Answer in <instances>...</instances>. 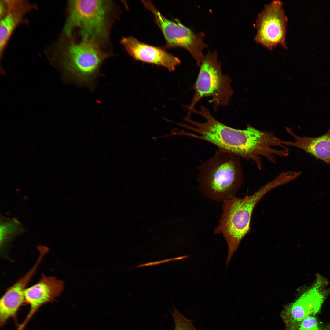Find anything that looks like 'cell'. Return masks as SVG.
I'll return each mask as SVG.
<instances>
[{"mask_svg": "<svg viewBox=\"0 0 330 330\" xmlns=\"http://www.w3.org/2000/svg\"><path fill=\"white\" fill-rule=\"evenodd\" d=\"M192 112L202 116L205 120L200 122L186 116L185 120L189 124L182 126L191 132L183 135L205 141L245 159L254 161L262 153L265 139L260 130L248 125L244 129H238L226 126L216 119L204 106Z\"/></svg>", "mask_w": 330, "mask_h": 330, "instance_id": "cell-1", "label": "cell"}, {"mask_svg": "<svg viewBox=\"0 0 330 330\" xmlns=\"http://www.w3.org/2000/svg\"><path fill=\"white\" fill-rule=\"evenodd\" d=\"M240 157L219 149L198 168L199 189L207 197L222 201L235 197L243 182Z\"/></svg>", "mask_w": 330, "mask_h": 330, "instance_id": "cell-2", "label": "cell"}, {"mask_svg": "<svg viewBox=\"0 0 330 330\" xmlns=\"http://www.w3.org/2000/svg\"><path fill=\"white\" fill-rule=\"evenodd\" d=\"M113 3L108 0H71L64 32L70 37L78 29L82 40L101 48L109 42L110 16Z\"/></svg>", "mask_w": 330, "mask_h": 330, "instance_id": "cell-3", "label": "cell"}, {"mask_svg": "<svg viewBox=\"0 0 330 330\" xmlns=\"http://www.w3.org/2000/svg\"><path fill=\"white\" fill-rule=\"evenodd\" d=\"M267 192L265 188L261 187L250 196L243 198L235 197L223 202L222 212L214 232L222 234L227 242V265L250 230L251 218L255 207Z\"/></svg>", "mask_w": 330, "mask_h": 330, "instance_id": "cell-4", "label": "cell"}, {"mask_svg": "<svg viewBox=\"0 0 330 330\" xmlns=\"http://www.w3.org/2000/svg\"><path fill=\"white\" fill-rule=\"evenodd\" d=\"M63 51L59 67L63 79L88 86H92L101 64L109 56L99 47L82 40L70 42Z\"/></svg>", "mask_w": 330, "mask_h": 330, "instance_id": "cell-5", "label": "cell"}, {"mask_svg": "<svg viewBox=\"0 0 330 330\" xmlns=\"http://www.w3.org/2000/svg\"><path fill=\"white\" fill-rule=\"evenodd\" d=\"M217 52H209L204 57L194 85L195 92L190 104L187 107L191 115L198 102L203 98L211 97L210 102L215 111L228 105L233 94L230 77L223 74Z\"/></svg>", "mask_w": 330, "mask_h": 330, "instance_id": "cell-6", "label": "cell"}, {"mask_svg": "<svg viewBox=\"0 0 330 330\" xmlns=\"http://www.w3.org/2000/svg\"><path fill=\"white\" fill-rule=\"evenodd\" d=\"M144 7L153 14L155 22L165 38L166 48L180 47L188 51L200 67L204 58L203 51L207 47L204 42L205 34L195 33L178 19L170 20L163 16L149 0H142Z\"/></svg>", "mask_w": 330, "mask_h": 330, "instance_id": "cell-7", "label": "cell"}, {"mask_svg": "<svg viewBox=\"0 0 330 330\" xmlns=\"http://www.w3.org/2000/svg\"><path fill=\"white\" fill-rule=\"evenodd\" d=\"M283 6L280 1H273L265 6L257 19L255 40L269 49L278 45L286 47L287 19Z\"/></svg>", "mask_w": 330, "mask_h": 330, "instance_id": "cell-8", "label": "cell"}, {"mask_svg": "<svg viewBox=\"0 0 330 330\" xmlns=\"http://www.w3.org/2000/svg\"><path fill=\"white\" fill-rule=\"evenodd\" d=\"M325 282L318 277L313 286L281 311L280 316L286 330L294 329L307 317L316 315L320 310L326 297Z\"/></svg>", "mask_w": 330, "mask_h": 330, "instance_id": "cell-9", "label": "cell"}, {"mask_svg": "<svg viewBox=\"0 0 330 330\" xmlns=\"http://www.w3.org/2000/svg\"><path fill=\"white\" fill-rule=\"evenodd\" d=\"M120 42L129 54L137 60L162 66L170 72L175 71L181 63L178 57L164 48L145 44L132 36L122 38Z\"/></svg>", "mask_w": 330, "mask_h": 330, "instance_id": "cell-10", "label": "cell"}, {"mask_svg": "<svg viewBox=\"0 0 330 330\" xmlns=\"http://www.w3.org/2000/svg\"><path fill=\"white\" fill-rule=\"evenodd\" d=\"M64 288L63 281L53 277L42 275L38 283L26 288L25 302L31 308L29 317L42 305L53 301L60 294Z\"/></svg>", "mask_w": 330, "mask_h": 330, "instance_id": "cell-11", "label": "cell"}, {"mask_svg": "<svg viewBox=\"0 0 330 330\" xmlns=\"http://www.w3.org/2000/svg\"><path fill=\"white\" fill-rule=\"evenodd\" d=\"M286 129L293 141L283 140V144L300 148L330 166V126L326 133L316 137L300 136L294 133L291 128Z\"/></svg>", "mask_w": 330, "mask_h": 330, "instance_id": "cell-12", "label": "cell"}, {"mask_svg": "<svg viewBox=\"0 0 330 330\" xmlns=\"http://www.w3.org/2000/svg\"><path fill=\"white\" fill-rule=\"evenodd\" d=\"M6 13L1 20L0 26V56L3 53L13 32L21 23L25 15L31 9L32 6L23 1H4Z\"/></svg>", "mask_w": 330, "mask_h": 330, "instance_id": "cell-13", "label": "cell"}, {"mask_svg": "<svg viewBox=\"0 0 330 330\" xmlns=\"http://www.w3.org/2000/svg\"><path fill=\"white\" fill-rule=\"evenodd\" d=\"M31 278L26 274L9 288L0 300V325L3 326L10 318L15 317L17 312L25 302L24 292Z\"/></svg>", "mask_w": 330, "mask_h": 330, "instance_id": "cell-14", "label": "cell"}, {"mask_svg": "<svg viewBox=\"0 0 330 330\" xmlns=\"http://www.w3.org/2000/svg\"><path fill=\"white\" fill-rule=\"evenodd\" d=\"M171 314L175 324L174 330H198L192 320L186 318L174 307Z\"/></svg>", "mask_w": 330, "mask_h": 330, "instance_id": "cell-15", "label": "cell"}, {"mask_svg": "<svg viewBox=\"0 0 330 330\" xmlns=\"http://www.w3.org/2000/svg\"><path fill=\"white\" fill-rule=\"evenodd\" d=\"M323 323L319 321L315 315H310L304 319L296 328L292 330H328Z\"/></svg>", "mask_w": 330, "mask_h": 330, "instance_id": "cell-16", "label": "cell"}, {"mask_svg": "<svg viewBox=\"0 0 330 330\" xmlns=\"http://www.w3.org/2000/svg\"><path fill=\"white\" fill-rule=\"evenodd\" d=\"M188 257V256H187V255L183 256H180V257H176V258H170V259H166L164 260H162V261H159L150 262H149V263H145V264H140V265H138V266H137V267H136L138 268V267H144V266H152V265H157V264H161V263H165L166 262H169V261H171L182 259H184V258H187Z\"/></svg>", "mask_w": 330, "mask_h": 330, "instance_id": "cell-17", "label": "cell"}]
</instances>
